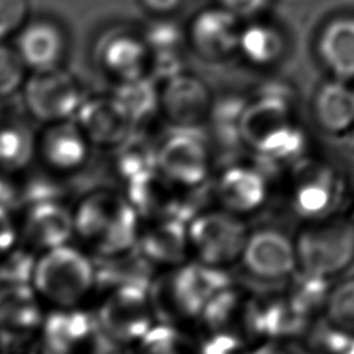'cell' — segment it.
Masks as SVG:
<instances>
[{
	"mask_svg": "<svg viewBox=\"0 0 354 354\" xmlns=\"http://www.w3.org/2000/svg\"><path fill=\"white\" fill-rule=\"evenodd\" d=\"M239 261L245 272L264 282L288 279L297 271L293 239L272 227L249 232Z\"/></svg>",
	"mask_w": 354,
	"mask_h": 354,
	"instance_id": "ba28073f",
	"label": "cell"
},
{
	"mask_svg": "<svg viewBox=\"0 0 354 354\" xmlns=\"http://www.w3.org/2000/svg\"><path fill=\"white\" fill-rule=\"evenodd\" d=\"M18 54L35 71L57 68L65 50L62 32L50 21H35L22 28L18 36Z\"/></svg>",
	"mask_w": 354,
	"mask_h": 354,
	"instance_id": "e0dca14e",
	"label": "cell"
},
{
	"mask_svg": "<svg viewBox=\"0 0 354 354\" xmlns=\"http://www.w3.org/2000/svg\"><path fill=\"white\" fill-rule=\"evenodd\" d=\"M160 101L174 127H199L212 109L205 84L199 79L183 73L169 79Z\"/></svg>",
	"mask_w": 354,
	"mask_h": 354,
	"instance_id": "5bb4252c",
	"label": "cell"
},
{
	"mask_svg": "<svg viewBox=\"0 0 354 354\" xmlns=\"http://www.w3.org/2000/svg\"><path fill=\"white\" fill-rule=\"evenodd\" d=\"M311 318L283 295L250 297L246 313V333L264 340L293 339L303 333Z\"/></svg>",
	"mask_w": 354,
	"mask_h": 354,
	"instance_id": "8fae6325",
	"label": "cell"
},
{
	"mask_svg": "<svg viewBox=\"0 0 354 354\" xmlns=\"http://www.w3.org/2000/svg\"><path fill=\"white\" fill-rule=\"evenodd\" d=\"M40 322V307L33 290L26 283H1L0 330L21 336Z\"/></svg>",
	"mask_w": 354,
	"mask_h": 354,
	"instance_id": "44dd1931",
	"label": "cell"
},
{
	"mask_svg": "<svg viewBox=\"0 0 354 354\" xmlns=\"http://www.w3.org/2000/svg\"><path fill=\"white\" fill-rule=\"evenodd\" d=\"M33 155V138L22 126L0 129V170L17 171L25 167Z\"/></svg>",
	"mask_w": 354,
	"mask_h": 354,
	"instance_id": "4dcf8cb0",
	"label": "cell"
},
{
	"mask_svg": "<svg viewBox=\"0 0 354 354\" xmlns=\"http://www.w3.org/2000/svg\"><path fill=\"white\" fill-rule=\"evenodd\" d=\"M238 46L250 61L259 65L272 62L282 51L279 33L264 25H252L241 32Z\"/></svg>",
	"mask_w": 354,
	"mask_h": 354,
	"instance_id": "1f68e13d",
	"label": "cell"
},
{
	"mask_svg": "<svg viewBox=\"0 0 354 354\" xmlns=\"http://www.w3.org/2000/svg\"><path fill=\"white\" fill-rule=\"evenodd\" d=\"M41 153L46 162L59 170L80 166L87 156V144L80 126L71 122H55L41 140Z\"/></svg>",
	"mask_w": 354,
	"mask_h": 354,
	"instance_id": "603a6c76",
	"label": "cell"
},
{
	"mask_svg": "<svg viewBox=\"0 0 354 354\" xmlns=\"http://www.w3.org/2000/svg\"><path fill=\"white\" fill-rule=\"evenodd\" d=\"M268 0H221L225 10L236 17H252L264 10Z\"/></svg>",
	"mask_w": 354,
	"mask_h": 354,
	"instance_id": "8d00e7d4",
	"label": "cell"
},
{
	"mask_svg": "<svg viewBox=\"0 0 354 354\" xmlns=\"http://www.w3.org/2000/svg\"><path fill=\"white\" fill-rule=\"evenodd\" d=\"M250 296L232 283L217 292L203 307L199 321L205 330L239 335L246 332V313Z\"/></svg>",
	"mask_w": 354,
	"mask_h": 354,
	"instance_id": "ffe728a7",
	"label": "cell"
},
{
	"mask_svg": "<svg viewBox=\"0 0 354 354\" xmlns=\"http://www.w3.org/2000/svg\"><path fill=\"white\" fill-rule=\"evenodd\" d=\"M73 231V216L62 205L47 199L28 212L24 224L25 238L36 248L47 250L65 245Z\"/></svg>",
	"mask_w": 354,
	"mask_h": 354,
	"instance_id": "2e32d148",
	"label": "cell"
},
{
	"mask_svg": "<svg viewBox=\"0 0 354 354\" xmlns=\"http://www.w3.org/2000/svg\"><path fill=\"white\" fill-rule=\"evenodd\" d=\"M101 65L120 80L141 76L147 46L129 33H109L100 43Z\"/></svg>",
	"mask_w": 354,
	"mask_h": 354,
	"instance_id": "cb8c5ba5",
	"label": "cell"
},
{
	"mask_svg": "<svg viewBox=\"0 0 354 354\" xmlns=\"http://www.w3.org/2000/svg\"><path fill=\"white\" fill-rule=\"evenodd\" d=\"M91 332L90 319L77 311L50 315L44 325V340L55 354H65L84 342Z\"/></svg>",
	"mask_w": 354,
	"mask_h": 354,
	"instance_id": "484cf974",
	"label": "cell"
},
{
	"mask_svg": "<svg viewBox=\"0 0 354 354\" xmlns=\"http://www.w3.org/2000/svg\"><path fill=\"white\" fill-rule=\"evenodd\" d=\"M245 106L238 98H225L210 109L216 140L225 151L235 149L242 142L241 119Z\"/></svg>",
	"mask_w": 354,
	"mask_h": 354,
	"instance_id": "f1b7e54d",
	"label": "cell"
},
{
	"mask_svg": "<svg viewBox=\"0 0 354 354\" xmlns=\"http://www.w3.org/2000/svg\"><path fill=\"white\" fill-rule=\"evenodd\" d=\"M191 36L201 54L223 57L239 44L238 17L224 7L202 11L192 22Z\"/></svg>",
	"mask_w": 354,
	"mask_h": 354,
	"instance_id": "9a60e30c",
	"label": "cell"
},
{
	"mask_svg": "<svg viewBox=\"0 0 354 354\" xmlns=\"http://www.w3.org/2000/svg\"><path fill=\"white\" fill-rule=\"evenodd\" d=\"M342 192V180L332 166L304 158L293 163L288 194L299 217L310 221L332 216Z\"/></svg>",
	"mask_w": 354,
	"mask_h": 354,
	"instance_id": "8992f818",
	"label": "cell"
},
{
	"mask_svg": "<svg viewBox=\"0 0 354 354\" xmlns=\"http://www.w3.org/2000/svg\"><path fill=\"white\" fill-rule=\"evenodd\" d=\"M322 311L326 324L354 335V275L330 288Z\"/></svg>",
	"mask_w": 354,
	"mask_h": 354,
	"instance_id": "f546056e",
	"label": "cell"
},
{
	"mask_svg": "<svg viewBox=\"0 0 354 354\" xmlns=\"http://www.w3.org/2000/svg\"><path fill=\"white\" fill-rule=\"evenodd\" d=\"M95 347H94V353L93 354H130L127 350H124L119 340L112 339L111 336L106 335V337H104L102 340L97 339L94 340Z\"/></svg>",
	"mask_w": 354,
	"mask_h": 354,
	"instance_id": "f35d334b",
	"label": "cell"
},
{
	"mask_svg": "<svg viewBox=\"0 0 354 354\" xmlns=\"http://www.w3.org/2000/svg\"><path fill=\"white\" fill-rule=\"evenodd\" d=\"M137 210L119 195L101 191L86 198L73 216L75 231L102 256L130 250L138 241Z\"/></svg>",
	"mask_w": 354,
	"mask_h": 354,
	"instance_id": "3957f363",
	"label": "cell"
},
{
	"mask_svg": "<svg viewBox=\"0 0 354 354\" xmlns=\"http://www.w3.org/2000/svg\"><path fill=\"white\" fill-rule=\"evenodd\" d=\"M318 126L329 134H342L354 126V90L340 80L322 84L314 98Z\"/></svg>",
	"mask_w": 354,
	"mask_h": 354,
	"instance_id": "d6986e66",
	"label": "cell"
},
{
	"mask_svg": "<svg viewBox=\"0 0 354 354\" xmlns=\"http://www.w3.org/2000/svg\"><path fill=\"white\" fill-rule=\"evenodd\" d=\"M24 95L29 112L43 122L66 120L83 104L75 79L58 68L35 71L25 82Z\"/></svg>",
	"mask_w": 354,
	"mask_h": 354,
	"instance_id": "9c48e42d",
	"label": "cell"
},
{
	"mask_svg": "<svg viewBox=\"0 0 354 354\" xmlns=\"http://www.w3.org/2000/svg\"><path fill=\"white\" fill-rule=\"evenodd\" d=\"M149 290L142 286L115 288L100 310L101 329L122 343L141 340L152 326Z\"/></svg>",
	"mask_w": 354,
	"mask_h": 354,
	"instance_id": "30bf717a",
	"label": "cell"
},
{
	"mask_svg": "<svg viewBox=\"0 0 354 354\" xmlns=\"http://www.w3.org/2000/svg\"><path fill=\"white\" fill-rule=\"evenodd\" d=\"M213 192L221 209L243 216L259 210L266 203L268 180L257 166L234 163L221 170Z\"/></svg>",
	"mask_w": 354,
	"mask_h": 354,
	"instance_id": "7c38bea8",
	"label": "cell"
},
{
	"mask_svg": "<svg viewBox=\"0 0 354 354\" xmlns=\"http://www.w3.org/2000/svg\"><path fill=\"white\" fill-rule=\"evenodd\" d=\"M232 283L225 268L202 261H185L151 285L152 310L162 322L198 319L206 303Z\"/></svg>",
	"mask_w": 354,
	"mask_h": 354,
	"instance_id": "6da1fadb",
	"label": "cell"
},
{
	"mask_svg": "<svg viewBox=\"0 0 354 354\" xmlns=\"http://www.w3.org/2000/svg\"><path fill=\"white\" fill-rule=\"evenodd\" d=\"M249 354H313L293 339L264 340L256 346Z\"/></svg>",
	"mask_w": 354,
	"mask_h": 354,
	"instance_id": "d590c367",
	"label": "cell"
},
{
	"mask_svg": "<svg viewBox=\"0 0 354 354\" xmlns=\"http://www.w3.org/2000/svg\"><path fill=\"white\" fill-rule=\"evenodd\" d=\"M138 250L152 263L180 266L189 252L188 223L177 217L152 218L151 224L138 235Z\"/></svg>",
	"mask_w": 354,
	"mask_h": 354,
	"instance_id": "4fadbf2b",
	"label": "cell"
},
{
	"mask_svg": "<svg viewBox=\"0 0 354 354\" xmlns=\"http://www.w3.org/2000/svg\"><path fill=\"white\" fill-rule=\"evenodd\" d=\"M289 289L286 292L290 301L310 318L317 313L322 311L326 297L330 290V281L296 271L290 278Z\"/></svg>",
	"mask_w": 354,
	"mask_h": 354,
	"instance_id": "83f0119b",
	"label": "cell"
},
{
	"mask_svg": "<svg viewBox=\"0 0 354 354\" xmlns=\"http://www.w3.org/2000/svg\"><path fill=\"white\" fill-rule=\"evenodd\" d=\"M318 53L337 77H354V18H336L326 24L318 39Z\"/></svg>",
	"mask_w": 354,
	"mask_h": 354,
	"instance_id": "7402d4cb",
	"label": "cell"
},
{
	"mask_svg": "<svg viewBox=\"0 0 354 354\" xmlns=\"http://www.w3.org/2000/svg\"><path fill=\"white\" fill-rule=\"evenodd\" d=\"M183 0H142L144 6L158 14H167L174 11Z\"/></svg>",
	"mask_w": 354,
	"mask_h": 354,
	"instance_id": "ab89813d",
	"label": "cell"
},
{
	"mask_svg": "<svg viewBox=\"0 0 354 354\" xmlns=\"http://www.w3.org/2000/svg\"><path fill=\"white\" fill-rule=\"evenodd\" d=\"M32 275L39 293L59 306H72L93 286L95 270L83 253L61 245L47 250Z\"/></svg>",
	"mask_w": 354,
	"mask_h": 354,
	"instance_id": "5b68a950",
	"label": "cell"
},
{
	"mask_svg": "<svg viewBox=\"0 0 354 354\" xmlns=\"http://www.w3.org/2000/svg\"><path fill=\"white\" fill-rule=\"evenodd\" d=\"M140 342V354H201L199 340L169 322L152 325Z\"/></svg>",
	"mask_w": 354,
	"mask_h": 354,
	"instance_id": "4316f807",
	"label": "cell"
},
{
	"mask_svg": "<svg viewBox=\"0 0 354 354\" xmlns=\"http://www.w3.org/2000/svg\"><path fill=\"white\" fill-rule=\"evenodd\" d=\"M28 17V0H0V39L19 29Z\"/></svg>",
	"mask_w": 354,
	"mask_h": 354,
	"instance_id": "836d02e7",
	"label": "cell"
},
{
	"mask_svg": "<svg viewBox=\"0 0 354 354\" xmlns=\"http://www.w3.org/2000/svg\"><path fill=\"white\" fill-rule=\"evenodd\" d=\"M180 41V32L173 24L160 22L155 24L147 36V44L151 46L156 53L171 51Z\"/></svg>",
	"mask_w": 354,
	"mask_h": 354,
	"instance_id": "e575fe53",
	"label": "cell"
},
{
	"mask_svg": "<svg viewBox=\"0 0 354 354\" xmlns=\"http://www.w3.org/2000/svg\"><path fill=\"white\" fill-rule=\"evenodd\" d=\"M112 101L133 124L148 119L156 111L159 95L152 80L136 76L120 82L113 91Z\"/></svg>",
	"mask_w": 354,
	"mask_h": 354,
	"instance_id": "d4e9b609",
	"label": "cell"
},
{
	"mask_svg": "<svg viewBox=\"0 0 354 354\" xmlns=\"http://www.w3.org/2000/svg\"><path fill=\"white\" fill-rule=\"evenodd\" d=\"M248 235L242 216L224 209L202 210L188 223L189 252L198 261L214 267L239 261Z\"/></svg>",
	"mask_w": 354,
	"mask_h": 354,
	"instance_id": "277c9868",
	"label": "cell"
},
{
	"mask_svg": "<svg viewBox=\"0 0 354 354\" xmlns=\"http://www.w3.org/2000/svg\"><path fill=\"white\" fill-rule=\"evenodd\" d=\"M76 116L83 133L95 144H122L129 137L131 122L120 112L112 98L83 101Z\"/></svg>",
	"mask_w": 354,
	"mask_h": 354,
	"instance_id": "ac0fdd59",
	"label": "cell"
},
{
	"mask_svg": "<svg viewBox=\"0 0 354 354\" xmlns=\"http://www.w3.org/2000/svg\"><path fill=\"white\" fill-rule=\"evenodd\" d=\"M25 66L18 51L0 44V98L15 93L22 86Z\"/></svg>",
	"mask_w": 354,
	"mask_h": 354,
	"instance_id": "d6a6232c",
	"label": "cell"
},
{
	"mask_svg": "<svg viewBox=\"0 0 354 354\" xmlns=\"http://www.w3.org/2000/svg\"><path fill=\"white\" fill-rule=\"evenodd\" d=\"M158 169L176 185L198 189L206 184L212 158L198 127H176L156 149Z\"/></svg>",
	"mask_w": 354,
	"mask_h": 354,
	"instance_id": "52a82bcc",
	"label": "cell"
},
{
	"mask_svg": "<svg viewBox=\"0 0 354 354\" xmlns=\"http://www.w3.org/2000/svg\"><path fill=\"white\" fill-rule=\"evenodd\" d=\"M297 270L332 281L354 266V220L328 216L310 220L293 238Z\"/></svg>",
	"mask_w": 354,
	"mask_h": 354,
	"instance_id": "7a4b0ae2",
	"label": "cell"
},
{
	"mask_svg": "<svg viewBox=\"0 0 354 354\" xmlns=\"http://www.w3.org/2000/svg\"><path fill=\"white\" fill-rule=\"evenodd\" d=\"M15 239V230L12 221L4 206H0V254L10 250Z\"/></svg>",
	"mask_w": 354,
	"mask_h": 354,
	"instance_id": "74e56055",
	"label": "cell"
}]
</instances>
